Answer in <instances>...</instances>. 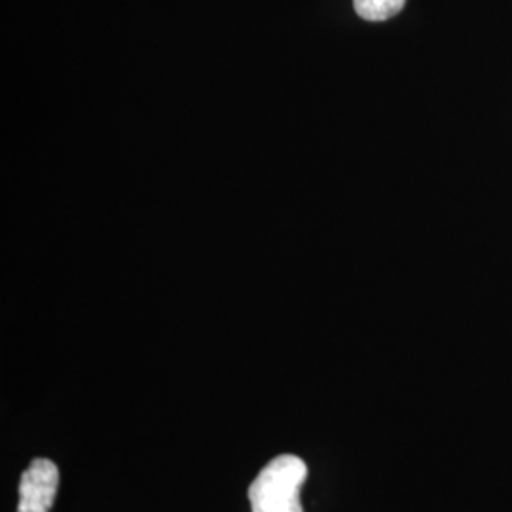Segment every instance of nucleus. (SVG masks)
<instances>
[{"label":"nucleus","mask_w":512,"mask_h":512,"mask_svg":"<svg viewBox=\"0 0 512 512\" xmlns=\"http://www.w3.org/2000/svg\"><path fill=\"white\" fill-rule=\"evenodd\" d=\"M308 467L304 459L283 454L272 459L249 486L253 512H304L300 488L306 482Z\"/></svg>","instance_id":"obj_1"},{"label":"nucleus","mask_w":512,"mask_h":512,"mask_svg":"<svg viewBox=\"0 0 512 512\" xmlns=\"http://www.w3.org/2000/svg\"><path fill=\"white\" fill-rule=\"evenodd\" d=\"M59 486V469L50 459L37 458L19 480L18 512H50Z\"/></svg>","instance_id":"obj_2"},{"label":"nucleus","mask_w":512,"mask_h":512,"mask_svg":"<svg viewBox=\"0 0 512 512\" xmlns=\"http://www.w3.org/2000/svg\"><path fill=\"white\" fill-rule=\"evenodd\" d=\"M406 0H353L355 12L366 21H385L397 16Z\"/></svg>","instance_id":"obj_3"}]
</instances>
